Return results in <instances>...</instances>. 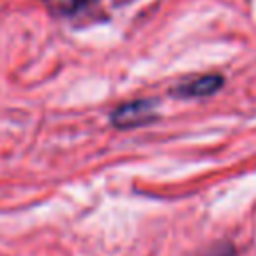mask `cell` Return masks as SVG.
I'll return each mask as SVG.
<instances>
[{
    "label": "cell",
    "mask_w": 256,
    "mask_h": 256,
    "mask_svg": "<svg viewBox=\"0 0 256 256\" xmlns=\"http://www.w3.org/2000/svg\"><path fill=\"white\" fill-rule=\"evenodd\" d=\"M224 86V76L220 74H202V76H192L180 84H176L170 90V96L180 98V100H192V98H208L216 94Z\"/></svg>",
    "instance_id": "2"
},
{
    "label": "cell",
    "mask_w": 256,
    "mask_h": 256,
    "mask_svg": "<svg viewBox=\"0 0 256 256\" xmlns=\"http://www.w3.org/2000/svg\"><path fill=\"white\" fill-rule=\"evenodd\" d=\"M100 0H56V12L60 16H74L78 12H84V10H90L98 4Z\"/></svg>",
    "instance_id": "3"
},
{
    "label": "cell",
    "mask_w": 256,
    "mask_h": 256,
    "mask_svg": "<svg viewBox=\"0 0 256 256\" xmlns=\"http://www.w3.org/2000/svg\"><path fill=\"white\" fill-rule=\"evenodd\" d=\"M158 102L152 98H138L116 106L110 112V124L118 130H132L158 120Z\"/></svg>",
    "instance_id": "1"
}]
</instances>
